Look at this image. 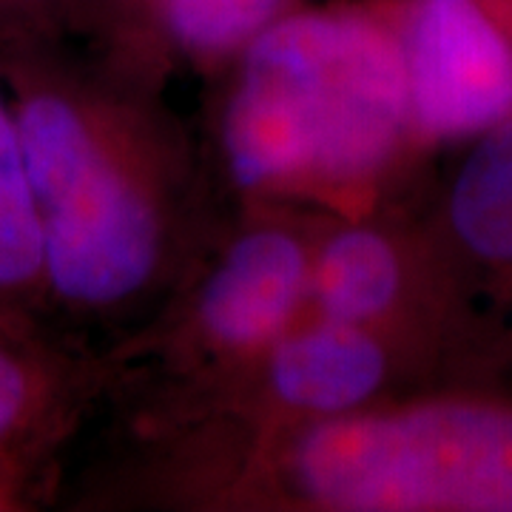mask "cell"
Wrapping results in <instances>:
<instances>
[{
  "instance_id": "obj_8",
  "label": "cell",
  "mask_w": 512,
  "mask_h": 512,
  "mask_svg": "<svg viewBox=\"0 0 512 512\" xmlns=\"http://www.w3.org/2000/svg\"><path fill=\"white\" fill-rule=\"evenodd\" d=\"M128 376L106 342L0 313V512L60 501L66 458Z\"/></svg>"
},
{
  "instance_id": "obj_11",
  "label": "cell",
  "mask_w": 512,
  "mask_h": 512,
  "mask_svg": "<svg viewBox=\"0 0 512 512\" xmlns=\"http://www.w3.org/2000/svg\"><path fill=\"white\" fill-rule=\"evenodd\" d=\"M0 313L52 319L43 234L18 117L0 74ZM60 325V322H57Z\"/></svg>"
},
{
  "instance_id": "obj_10",
  "label": "cell",
  "mask_w": 512,
  "mask_h": 512,
  "mask_svg": "<svg viewBox=\"0 0 512 512\" xmlns=\"http://www.w3.org/2000/svg\"><path fill=\"white\" fill-rule=\"evenodd\" d=\"M302 0H148L103 52L123 72L168 86L180 74L211 80Z\"/></svg>"
},
{
  "instance_id": "obj_3",
  "label": "cell",
  "mask_w": 512,
  "mask_h": 512,
  "mask_svg": "<svg viewBox=\"0 0 512 512\" xmlns=\"http://www.w3.org/2000/svg\"><path fill=\"white\" fill-rule=\"evenodd\" d=\"M208 86L200 134L231 205L348 217L427 191L390 0H302Z\"/></svg>"
},
{
  "instance_id": "obj_4",
  "label": "cell",
  "mask_w": 512,
  "mask_h": 512,
  "mask_svg": "<svg viewBox=\"0 0 512 512\" xmlns=\"http://www.w3.org/2000/svg\"><path fill=\"white\" fill-rule=\"evenodd\" d=\"M325 214L291 202L234 205L197 271L143 325L106 342L131 370L126 384L194 382L291 330L308 313Z\"/></svg>"
},
{
  "instance_id": "obj_5",
  "label": "cell",
  "mask_w": 512,
  "mask_h": 512,
  "mask_svg": "<svg viewBox=\"0 0 512 512\" xmlns=\"http://www.w3.org/2000/svg\"><path fill=\"white\" fill-rule=\"evenodd\" d=\"M424 387H436L430 373L396 342L308 311L239 365L194 382L126 384L109 410L120 430L288 427L348 416Z\"/></svg>"
},
{
  "instance_id": "obj_2",
  "label": "cell",
  "mask_w": 512,
  "mask_h": 512,
  "mask_svg": "<svg viewBox=\"0 0 512 512\" xmlns=\"http://www.w3.org/2000/svg\"><path fill=\"white\" fill-rule=\"evenodd\" d=\"M83 512H512V393L441 384L288 427L117 430Z\"/></svg>"
},
{
  "instance_id": "obj_9",
  "label": "cell",
  "mask_w": 512,
  "mask_h": 512,
  "mask_svg": "<svg viewBox=\"0 0 512 512\" xmlns=\"http://www.w3.org/2000/svg\"><path fill=\"white\" fill-rule=\"evenodd\" d=\"M419 143L433 157L512 120V0H390Z\"/></svg>"
},
{
  "instance_id": "obj_6",
  "label": "cell",
  "mask_w": 512,
  "mask_h": 512,
  "mask_svg": "<svg viewBox=\"0 0 512 512\" xmlns=\"http://www.w3.org/2000/svg\"><path fill=\"white\" fill-rule=\"evenodd\" d=\"M424 194L450 313V382L512 393V120Z\"/></svg>"
},
{
  "instance_id": "obj_12",
  "label": "cell",
  "mask_w": 512,
  "mask_h": 512,
  "mask_svg": "<svg viewBox=\"0 0 512 512\" xmlns=\"http://www.w3.org/2000/svg\"><path fill=\"white\" fill-rule=\"evenodd\" d=\"M148 0H60L66 37L89 52L109 49Z\"/></svg>"
},
{
  "instance_id": "obj_13",
  "label": "cell",
  "mask_w": 512,
  "mask_h": 512,
  "mask_svg": "<svg viewBox=\"0 0 512 512\" xmlns=\"http://www.w3.org/2000/svg\"><path fill=\"white\" fill-rule=\"evenodd\" d=\"M20 35L66 37L60 0H0V40Z\"/></svg>"
},
{
  "instance_id": "obj_7",
  "label": "cell",
  "mask_w": 512,
  "mask_h": 512,
  "mask_svg": "<svg viewBox=\"0 0 512 512\" xmlns=\"http://www.w3.org/2000/svg\"><path fill=\"white\" fill-rule=\"evenodd\" d=\"M424 194L348 217L325 214L313 245L308 311L396 342L441 387L453 384L450 313Z\"/></svg>"
},
{
  "instance_id": "obj_1",
  "label": "cell",
  "mask_w": 512,
  "mask_h": 512,
  "mask_svg": "<svg viewBox=\"0 0 512 512\" xmlns=\"http://www.w3.org/2000/svg\"><path fill=\"white\" fill-rule=\"evenodd\" d=\"M0 74L35 191L52 316L117 339L197 271L234 205L168 86L55 35L3 37Z\"/></svg>"
}]
</instances>
